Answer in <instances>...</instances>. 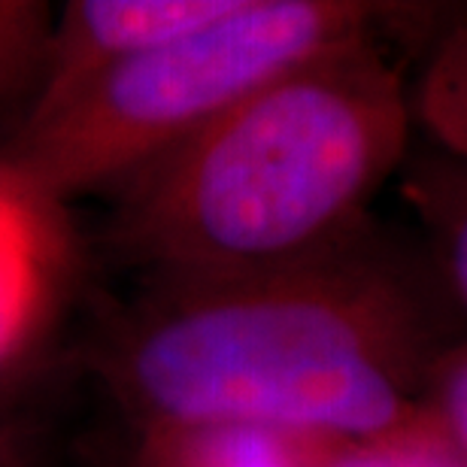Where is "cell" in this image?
I'll return each instance as SVG.
<instances>
[{
    "instance_id": "3957f363",
    "label": "cell",
    "mask_w": 467,
    "mask_h": 467,
    "mask_svg": "<svg viewBox=\"0 0 467 467\" xmlns=\"http://www.w3.org/2000/svg\"><path fill=\"white\" fill-rule=\"evenodd\" d=\"M370 6L237 0L231 13L107 70L0 149V185L31 210L119 189L249 91L368 34Z\"/></svg>"
},
{
    "instance_id": "7a4b0ae2",
    "label": "cell",
    "mask_w": 467,
    "mask_h": 467,
    "mask_svg": "<svg viewBox=\"0 0 467 467\" xmlns=\"http://www.w3.org/2000/svg\"><path fill=\"white\" fill-rule=\"evenodd\" d=\"M407 140L398 77L364 36L249 91L116 192L107 240L149 285L243 276L352 237Z\"/></svg>"
},
{
    "instance_id": "277c9868",
    "label": "cell",
    "mask_w": 467,
    "mask_h": 467,
    "mask_svg": "<svg viewBox=\"0 0 467 467\" xmlns=\"http://www.w3.org/2000/svg\"><path fill=\"white\" fill-rule=\"evenodd\" d=\"M234 4L237 0H70L64 4L61 13L52 18L43 88L27 125L52 116L107 70L213 25L231 13Z\"/></svg>"
},
{
    "instance_id": "4fadbf2b",
    "label": "cell",
    "mask_w": 467,
    "mask_h": 467,
    "mask_svg": "<svg viewBox=\"0 0 467 467\" xmlns=\"http://www.w3.org/2000/svg\"><path fill=\"white\" fill-rule=\"evenodd\" d=\"M16 467H25V462H22V464H16Z\"/></svg>"
},
{
    "instance_id": "7c38bea8",
    "label": "cell",
    "mask_w": 467,
    "mask_h": 467,
    "mask_svg": "<svg viewBox=\"0 0 467 467\" xmlns=\"http://www.w3.org/2000/svg\"><path fill=\"white\" fill-rule=\"evenodd\" d=\"M25 462L22 431L16 425H0V467H16Z\"/></svg>"
},
{
    "instance_id": "30bf717a",
    "label": "cell",
    "mask_w": 467,
    "mask_h": 467,
    "mask_svg": "<svg viewBox=\"0 0 467 467\" xmlns=\"http://www.w3.org/2000/svg\"><path fill=\"white\" fill-rule=\"evenodd\" d=\"M434 422L443 428L446 437L459 446V452L467 459V355L443 368Z\"/></svg>"
},
{
    "instance_id": "6da1fadb",
    "label": "cell",
    "mask_w": 467,
    "mask_h": 467,
    "mask_svg": "<svg viewBox=\"0 0 467 467\" xmlns=\"http://www.w3.org/2000/svg\"><path fill=\"white\" fill-rule=\"evenodd\" d=\"M410 297L355 237L243 276L146 285L98 370L137 431L249 425L364 441L404 425Z\"/></svg>"
},
{
    "instance_id": "8992f818",
    "label": "cell",
    "mask_w": 467,
    "mask_h": 467,
    "mask_svg": "<svg viewBox=\"0 0 467 467\" xmlns=\"http://www.w3.org/2000/svg\"><path fill=\"white\" fill-rule=\"evenodd\" d=\"M52 18L43 0H0V149L18 137L40 98Z\"/></svg>"
},
{
    "instance_id": "8fae6325",
    "label": "cell",
    "mask_w": 467,
    "mask_h": 467,
    "mask_svg": "<svg viewBox=\"0 0 467 467\" xmlns=\"http://www.w3.org/2000/svg\"><path fill=\"white\" fill-rule=\"evenodd\" d=\"M450 267L455 288H459L462 301L467 306V216L459 222V228L452 234V249H450Z\"/></svg>"
},
{
    "instance_id": "5b68a950",
    "label": "cell",
    "mask_w": 467,
    "mask_h": 467,
    "mask_svg": "<svg viewBox=\"0 0 467 467\" xmlns=\"http://www.w3.org/2000/svg\"><path fill=\"white\" fill-rule=\"evenodd\" d=\"M331 441L249 425L140 431L134 467H322Z\"/></svg>"
},
{
    "instance_id": "52a82bcc",
    "label": "cell",
    "mask_w": 467,
    "mask_h": 467,
    "mask_svg": "<svg viewBox=\"0 0 467 467\" xmlns=\"http://www.w3.org/2000/svg\"><path fill=\"white\" fill-rule=\"evenodd\" d=\"M34 213L0 185V368L22 347L40 301Z\"/></svg>"
},
{
    "instance_id": "ba28073f",
    "label": "cell",
    "mask_w": 467,
    "mask_h": 467,
    "mask_svg": "<svg viewBox=\"0 0 467 467\" xmlns=\"http://www.w3.org/2000/svg\"><path fill=\"white\" fill-rule=\"evenodd\" d=\"M322 467H467V459L434 416L416 413L377 437L328 443Z\"/></svg>"
},
{
    "instance_id": "9c48e42d",
    "label": "cell",
    "mask_w": 467,
    "mask_h": 467,
    "mask_svg": "<svg viewBox=\"0 0 467 467\" xmlns=\"http://www.w3.org/2000/svg\"><path fill=\"white\" fill-rule=\"evenodd\" d=\"M428 113L467 152V40L455 43L428 86Z\"/></svg>"
}]
</instances>
